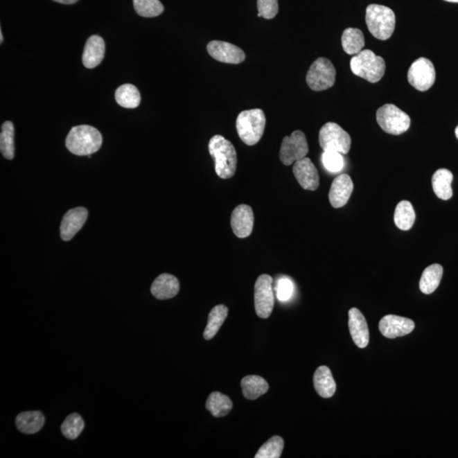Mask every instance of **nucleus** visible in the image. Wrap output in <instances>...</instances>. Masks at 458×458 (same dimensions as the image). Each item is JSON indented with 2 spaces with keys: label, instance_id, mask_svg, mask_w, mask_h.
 Listing matches in <instances>:
<instances>
[{
  "label": "nucleus",
  "instance_id": "nucleus-1",
  "mask_svg": "<svg viewBox=\"0 0 458 458\" xmlns=\"http://www.w3.org/2000/svg\"><path fill=\"white\" fill-rule=\"evenodd\" d=\"M208 148L214 159L218 176L222 179L234 177L237 168V153L233 143L222 135H215L211 139Z\"/></svg>",
  "mask_w": 458,
  "mask_h": 458
},
{
  "label": "nucleus",
  "instance_id": "nucleus-2",
  "mask_svg": "<svg viewBox=\"0 0 458 458\" xmlns=\"http://www.w3.org/2000/svg\"><path fill=\"white\" fill-rule=\"evenodd\" d=\"M102 135L96 127L80 125L71 128L66 139V146L76 156H90L100 149Z\"/></svg>",
  "mask_w": 458,
  "mask_h": 458
},
{
  "label": "nucleus",
  "instance_id": "nucleus-3",
  "mask_svg": "<svg viewBox=\"0 0 458 458\" xmlns=\"http://www.w3.org/2000/svg\"><path fill=\"white\" fill-rule=\"evenodd\" d=\"M266 127V116L261 109H247L240 113L236 120L238 136L245 145H256L263 138Z\"/></svg>",
  "mask_w": 458,
  "mask_h": 458
},
{
  "label": "nucleus",
  "instance_id": "nucleus-4",
  "mask_svg": "<svg viewBox=\"0 0 458 458\" xmlns=\"http://www.w3.org/2000/svg\"><path fill=\"white\" fill-rule=\"evenodd\" d=\"M366 24L374 37L387 40L395 31V13L389 7L370 5L366 10Z\"/></svg>",
  "mask_w": 458,
  "mask_h": 458
},
{
  "label": "nucleus",
  "instance_id": "nucleus-5",
  "mask_svg": "<svg viewBox=\"0 0 458 458\" xmlns=\"http://www.w3.org/2000/svg\"><path fill=\"white\" fill-rule=\"evenodd\" d=\"M385 68L384 59L369 49L359 52L351 60L352 73L369 82H380L384 77Z\"/></svg>",
  "mask_w": 458,
  "mask_h": 458
},
{
  "label": "nucleus",
  "instance_id": "nucleus-6",
  "mask_svg": "<svg viewBox=\"0 0 458 458\" xmlns=\"http://www.w3.org/2000/svg\"><path fill=\"white\" fill-rule=\"evenodd\" d=\"M376 118L382 130L393 135L403 134L411 125L410 116L392 104H386L378 109Z\"/></svg>",
  "mask_w": 458,
  "mask_h": 458
},
{
  "label": "nucleus",
  "instance_id": "nucleus-7",
  "mask_svg": "<svg viewBox=\"0 0 458 458\" xmlns=\"http://www.w3.org/2000/svg\"><path fill=\"white\" fill-rule=\"evenodd\" d=\"M336 71L331 60L320 58L314 62L306 74V83L313 91L332 88L335 82Z\"/></svg>",
  "mask_w": 458,
  "mask_h": 458
},
{
  "label": "nucleus",
  "instance_id": "nucleus-8",
  "mask_svg": "<svg viewBox=\"0 0 458 458\" xmlns=\"http://www.w3.org/2000/svg\"><path fill=\"white\" fill-rule=\"evenodd\" d=\"M319 143L324 151H335L346 155L350 151L351 139L340 125L328 123L321 128Z\"/></svg>",
  "mask_w": 458,
  "mask_h": 458
},
{
  "label": "nucleus",
  "instance_id": "nucleus-9",
  "mask_svg": "<svg viewBox=\"0 0 458 458\" xmlns=\"http://www.w3.org/2000/svg\"><path fill=\"white\" fill-rule=\"evenodd\" d=\"M309 148L304 132L297 130L290 136L283 138L280 148L279 157L282 164L290 166L301 160L308 154Z\"/></svg>",
  "mask_w": 458,
  "mask_h": 458
},
{
  "label": "nucleus",
  "instance_id": "nucleus-10",
  "mask_svg": "<svg viewBox=\"0 0 458 458\" xmlns=\"http://www.w3.org/2000/svg\"><path fill=\"white\" fill-rule=\"evenodd\" d=\"M274 303L272 278L267 274L261 275L255 283V309L257 316L264 319L270 317Z\"/></svg>",
  "mask_w": 458,
  "mask_h": 458
},
{
  "label": "nucleus",
  "instance_id": "nucleus-11",
  "mask_svg": "<svg viewBox=\"0 0 458 458\" xmlns=\"http://www.w3.org/2000/svg\"><path fill=\"white\" fill-rule=\"evenodd\" d=\"M407 79L416 89L421 92L429 90L435 82L433 63L425 58L416 60L408 70Z\"/></svg>",
  "mask_w": 458,
  "mask_h": 458
},
{
  "label": "nucleus",
  "instance_id": "nucleus-12",
  "mask_svg": "<svg viewBox=\"0 0 458 458\" xmlns=\"http://www.w3.org/2000/svg\"><path fill=\"white\" fill-rule=\"evenodd\" d=\"M209 55L218 62L228 64H240L245 60V54L236 45L224 41H211L207 44Z\"/></svg>",
  "mask_w": 458,
  "mask_h": 458
},
{
  "label": "nucleus",
  "instance_id": "nucleus-13",
  "mask_svg": "<svg viewBox=\"0 0 458 458\" xmlns=\"http://www.w3.org/2000/svg\"><path fill=\"white\" fill-rule=\"evenodd\" d=\"M378 328L386 338L396 339L409 335L415 328L414 322L407 317L387 315L378 324Z\"/></svg>",
  "mask_w": 458,
  "mask_h": 458
},
{
  "label": "nucleus",
  "instance_id": "nucleus-14",
  "mask_svg": "<svg viewBox=\"0 0 458 458\" xmlns=\"http://www.w3.org/2000/svg\"><path fill=\"white\" fill-rule=\"evenodd\" d=\"M293 173L298 183L306 191H314L319 187V172L309 158L295 161Z\"/></svg>",
  "mask_w": 458,
  "mask_h": 458
},
{
  "label": "nucleus",
  "instance_id": "nucleus-15",
  "mask_svg": "<svg viewBox=\"0 0 458 458\" xmlns=\"http://www.w3.org/2000/svg\"><path fill=\"white\" fill-rule=\"evenodd\" d=\"M88 211L85 207H77L68 211L60 223V237L69 241L81 230L88 218Z\"/></svg>",
  "mask_w": 458,
  "mask_h": 458
},
{
  "label": "nucleus",
  "instance_id": "nucleus-16",
  "mask_svg": "<svg viewBox=\"0 0 458 458\" xmlns=\"http://www.w3.org/2000/svg\"><path fill=\"white\" fill-rule=\"evenodd\" d=\"M252 208L247 205L238 206L231 215V227L236 236L240 238L251 236L254 227Z\"/></svg>",
  "mask_w": 458,
  "mask_h": 458
},
{
  "label": "nucleus",
  "instance_id": "nucleus-17",
  "mask_svg": "<svg viewBox=\"0 0 458 458\" xmlns=\"http://www.w3.org/2000/svg\"><path fill=\"white\" fill-rule=\"evenodd\" d=\"M353 182L348 174H342L335 177L328 195L332 206L340 208L346 206L353 192Z\"/></svg>",
  "mask_w": 458,
  "mask_h": 458
},
{
  "label": "nucleus",
  "instance_id": "nucleus-18",
  "mask_svg": "<svg viewBox=\"0 0 458 458\" xmlns=\"http://www.w3.org/2000/svg\"><path fill=\"white\" fill-rule=\"evenodd\" d=\"M349 328L352 340L359 348H365L369 343L368 324L362 313L357 308L349 311Z\"/></svg>",
  "mask_w": 458,
  "mask_h": 458
},
{
  "label": "nucleus",
  "instance_id": "nucleus-19",
  "mask_svg": "<svg viewBox=\"0 0 458 458\" xmlns=\"http://www.w3.org/2000/svg\"><path fill=\"white\" fill-rule=\"evenodd\" d=\"M105 44L103 39L98 35H93L87 40L85 51L82 54L83 66L89 69L96 68L105 58Z\"/></svg>",
  "mask_w": 458,
  "mask_h": 458
},
{
  "label": "nucleus",
  "instance_id": "nucleus-20",
  "mask_svg": "<svg viewBox=\"0 0 458 458\" xmlns=\"http://www.w3.org/2000/svg\"><path fill=\"white\" fill-rule=\"evenodd\" d=\"M179 280L173 275L164 274L157 278L151 285V294L158 300H168L179 294Z\"/></svg>",
  "mask_w": 458,
  "mask_h": 458
},
{
  "label": "nucleus",
  "instance_id": "nucleus-21",
  "mask_svg": "<svg viewBox=\"0 0 458 458\" xmlns=\"http://www.w3.org/2000/svg\"><path fill=\"white\" fill-rule=\"evenodd\" d=\"M313 384L316 391L323 398H331L336 391V384L331 369L321 366L313 376Z\"/></svg>",
  "mask_w": 458,
  "mask_h": 458
},
{
  "label": "nucleus",
  "instance_id": "nucleus-22",
  "mask_svg": "<svg viewBox=\"0 0 458 458\" xmlns=\"http://www.w3.org/2000/svg\"><path fill=\"white\" fill-rule=\"evenodd\" d=\"M44 416L39 411L24 412L18 414L16 419L17 429L21 433L33 434L39 432L44 427Z\"/></svg>",
  "mask_w": 458,
  "mask_h": 458
},
{
  "label": "nucleus",
  "instance_id": "nucleus-23",
  "mask_svg": "<svg viewBox=\"0 0 458 458\" xmlns=\"http://www.w3.org/2000/svg\"><path fill=\"white\" fill-rule=\"evenodd\" d=\"M452 173L448 169H439L434 173L432 186L434 192L438 198L443 200H448L452 198L453 195L452 188Z\"/></svg>",
  "mask_w": 458,
  "mask_h": 458
},
{
  "label": "nucleus",
  "instance_id": "nucleus-24",
  "mask_svg": "<svg viewBox=\"0 0 458 458\" xmlns=\"http://www.w3.org/2000/svg\"><path fill=\"white\" fill-rule=\"evenodd\" d=\"M443 275V267L440 264L430 265L423 271L419 282L420 290L423 294H430L440 285Z\"/></svg>",
  "mask_w": 458,
  "mask_h": 458
},
{
  "label": "nucleus",
  "instance_id": "nucleus-25",
  "mask_svg": "<svg viewBox=\"0 0 458 458\" xmlns=\"http://www.w3.org/2000/svg\"><path fill=\"white\" fill-rule=\"evenodd\" d=\"M241 387L245 398L253 400L267 393L270 385L262 377L249 376L241 380Z\"/></svg>",
  "mask_w": 458,
  "mask_h": 458
},
{
  "label": "nucleus",
  "instance_id": "nucleus-26",
  "mask_svg": "<svg viewBox=\"0 0 458 458\" xmlns=\"http://www.w3.org/2000/svg\"><path fill=\"white\" fill-rule=\"evenodd\" d=\"M229 315V308L224 305H218L211 310L209 317H208V323L204 331V338L207 340L214 338L218 334L219 329L224 323L227 317Z\"/></svg>",
  "mask_w": 458,
  "mask_h": 458
},
{
  "label": "nucleus",
  "instance_id": "nucleus-27",
  "mask_svg": "<svg viewBox=\"0 0 458 458\" xmlns=\"http://www.w3.org/2000/svg\"><path fill=\"white\" fill-rule=\"evenodd\" d=\"M115 98L117 104L127 109L137 108L141 102V96L134 85H123L116 89Z\"/></svg>",
  "mask_w": 458,
  "mask_h": 458
},
{
  "label": "nucleus",
  "instance_id": "nucleus-28",
  "mask_svg": "<svg viewBox=\"0 0 458 458\" xmlns=\"http://www.w3.org/2000/svg\"><path fill=\"white\" fill-rule=\"evenodd\" d=\"M342 47L348 55H355L362 51L365 45L364 35L360 29L347 28L342 37Z\"/></svg>",
  "mask_w": 458,
  "mask_h": 458
},
{
  "label": "nucleus",
  "instance_id": "nucleus-29",
  "mask_svg": "<svg viewBox=\"0 0 458 458\" xmlns=\"http://www.w3.org/2000/svg\"><path fill=\"white\" fill-rule=\"evenodd\" d=\"M206 409L215 418L224 417L233 408L232 401L220 392L211 393L206 401Z\"/></svg>",
  "mask_w": 458,
  "mask_h": 458
},
{
  "label": "nucleus",
  "instance_id": "nucleus-30",
  "mask_svg": "<svg viewBox=\"0 0 458 458\" xmlns=\"http://www.w3.org/2000/svg\"><path fill=\"white\" fill-rule=\"evenodd\" d=\"M415 218V211L411 202L403 200L398 203L394 215L397 228L403 231L410 230L414 224Z\"/></svg>",
  "mask_w": 458,
  "mask_h": 458
},
{
  "label": "nucleus",
  "instance_id": "nucleus-31",
  "mask_svg": "<svg viewBox=\"0 0 458 458\" xmlns=\"http://www.w3.org/2000/svg\"><path fill=\"white\" fill-rule=\"evenodd\" d=\"M15 128L14 124L10 121L3 123L0 134V150L3 157L12 160L15 157Z\"/></svg>",
  "mask_w": 458,
  "mask_h": 458
},
{
  "label": "nucleus",
  "instance_id": "nucleus-32",
  "mask_svg": "<svg viewBox=\"0 0 458 458\" xmlns=\"http://www.w3.org/2000/svg\"><path fill=\"white\" fill-rule=\"evenodd\" d=\"M134 6L136 12L142 17H157L164 10L160 0H134Z\"/></svg>",
  "mask_w": 458,
  "mask_h": 458
},
{
  "label": "nucleus",
  "instance_id": "nucleus-33",
  "mask_svg": "<svg viewBox=\"0 0 458 458\" xmlns=\"http://www.w3.org/2000/svg\"><path fill=\"white\" fill-rule=\"evenodd\" d=\"M85 423L78 414H71L65 419L62 425V432L69 440H75L85 430Z\"/></svg>",
  "mask_w": 458,
  "mask_h": 458
},
{
  "label": "nucleus",
  "instance_id": "nucleus-34",
  "mask_svg": "<svg viewBox=\"0 0 458 458\" xmlns=\"http://www.w3.org/2000/svg\"><path fill=\"white\" fill-rule=\"evenodd\" d=\"M285 442L281 437H272L265 444L261 446L256 452V458H279L282 455Z\"/></svg>",
  "mask_w": 458,
  "mask_h": 458
},
{
  "label": "nucleus",
  "instance_id": "nucleus-35",
  "mask_svg": "<svg viewBox=\"0 0 458 458\" xmlns=\"http://www.w3.org/2000/svg\"><path fill=\"white\" fill-rule=\"evenodd\" d=\"M323 164L325 168L331 173H339L344 168V158L342 155L335 151H324Z\"/></svg>",
  "mask_w": 458,
  "mask_h": 458
},
{
  "label": "nucleus",
  "instance_id": "nucleus-36",
  "mask_svg": "<svg viewBox=\"0 0 458 458\" xmlns=\"http://www.w3.org/2000/svg\"><path fill=\"white\" fill-rule=\"evenodd\" d=\"M257 17H263L270 20L277 16L279 13L278 0H257Z\"/></svg>",
  "mask_w": 458,
  "mask_h": 458
},
{
  "label": "nucleus",
  "instance_id": "nucleus-37",
  "mask_svg": "<svg viewBox=\"0 0 458 458\" xmlns=\"http://www.w3.org/2000/svg\"><path fill=\"white\" fill-rule=\"evenodd\" d=\"M277 291V297L279 301H286L289 300L293 294L294 286L291 280L287 278L280 279L275 287Z\"/></svg>",
  "mask_w": 458,
  "mask_h": 458
},
{
  "label": "nucleus",
  "instance_id": "nucleus-38",
  "mask_svg": "<svg viewBox=\"0 0 458 458\" xmlns=\"http://www.w3.org/2000/svg\"><path fill=\"white\" fill-rule=\"evenodd\" d=\"M53 1L63 3V5H73L78 1V0H53Z\"/></svg>",
  "mask_w": 458,
  "mask_h": 458
},
{
  "label": "nucleus",
  "instance_id": "nucleus-39",
  "mask_svg": "<svg viewBox=\"0 0 458 458\" xmlns=\"http://www.w3.org/2000/svg\"><path fill=\"white\" fill-rule=\"evenodd\" d=\"M3 41V33H2L1 30H0V43L2 44Z\"/></svg>",
  "mask_w": 458,
  "mask_h": 458
},
{
  "label": "nucleus",
  "instance_id": "nucleus-40",
  "mask_svg": "<svg viewBox=\"0 0 458 458\" xmlns=\"http://www.w3.org/2000/svg\"><path fill=\"white\" fill-rule=\"evenodd\" d=\"M445 1H448L450 3H458V0H445Z\"/></svg>",
  "mask_w": 458,
  "mask_h": 458
},
{
  "label": "nucleus",
  "instance_id": "nucleus-41",
  "mask_svg": "<svg viewBox=\"0 0 458 458\" xmlns=\"http://www.w3.org/2000/svg\"><path fill=\"white\" fill-rule=\"evenodd\" d=\"M455 134H456V137H457V139H458V126L456 127Z\"/></svg>",
  "mask_w": 458,
  "mask_h": 458
}]
</instances>
